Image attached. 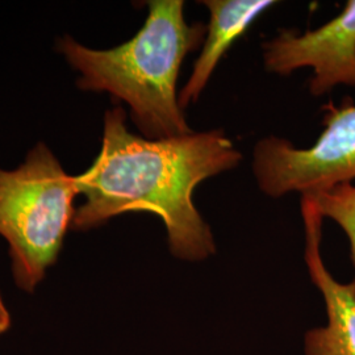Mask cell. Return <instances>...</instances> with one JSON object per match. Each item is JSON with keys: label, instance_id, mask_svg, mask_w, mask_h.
I'll use <instances>...</instances> for the list:
<instances>
[{"label": "cell", "instance_id": "cell-1", "mask_svg": "<svg viewBox=\"0 0 355 355\" xmlns=\"http://www.w3.org/2000/svg\"><path fill=\"white\" fill-rule=\"evenodd\" d=\"M114 107L104 114L102 149L89 170L76 177L85 203L73 229L89 230L133 211L158 216L170 252L179 259L203 261L215 254L212 230L193 203V191L208 178L240 165L242 154L223 129L148 140L127 127Z\"/></svg>", "mask_w": 355, "mask_h": 355}, {"label": "cell", "instance_id": "cell-2", "mask_svg": "<svg viewBox=\"0 0 355 355\" xmlns=\"http://www.w3.org/2000/svg\"><path fill=\"white\" fill-rule=\"evenodd\" d=\"M148 8L140 31L119 46L96 51L64 36L58 49L79 71V89L127 103L145 139L165 140L192 132L179 104L178 76L186 55L203 45L207 26L186 21L183 0H152Z\"/></svg>", "mask_w": 355, "mask_h": 355}, {"label": "cell", "instance_id": "cell-3", "mask_svg": "<svg viewBox=\"0 0 355 355\" xmlns=\"http://www.w3.org/2000/svg\"><path fill=\"white\" fill-rule=\"evenodd\" d=\"M76 177L69 175L45 144L16 170L0 168V236L8 242L13 279L33 292L62 250L73 228Z\"/></svg>", "mask_w": 355, "mask_h": 355}, {"label": "cell", "instance_id": "cell-4", "mask_svg": "<svg viewBox=\"0 0 355 355\" xmlns=\"http://www.w3.org/2000/svg\"><path fill=\"white\" fill-rule=\"evenodd\" d=\"M324 108L325 129L311 148L300 149L275 136L254 146V177L267 196L315 193L355 180L354 103L345 99Z\"/></svg>", "mask_w": 355, "mask_h": 355}, {"label": "cell", "instance_id": "cell-5", "mask_svg": "<svg viewBox=\"0 0 355 355\" xmlns=\"http://www.w3.org/2000/svg\"><path fill=\"white\" fill-rule=\"evenodd\" d=\"M263 64L279 76L312 67L309 91L315 96L338 85L355 86V0H349L343 12L315 31L282 29L263 44Z\"/></svg>", "mask_w": 355, "mask_h": 355}, {"label": "cell", "instance_id": "cell-6", "mask_svg": "<svg viewBox=\"0 0 355 355\" xmlns=\"http://www.w3.org/2000/svg\"><path fill=\"white\" fill-rule=\"evenodd\" d=\"M302 215L305 228V262L312 282L324 296L328 325L305 336V355H355V280L343 284L324 265L320 242L322 216L303 195Z\"/></svg>", "mask_w": 355, "mask_h": 355}, {"label": "cell", "instance_id": "cell-7", "mask_svg": "<svg viewBox=\"0 0 355 355\" xmlns=\"http://www.w3.org/2000/svg\"><path fill=\"white\" fill-rule=\"evenodd\" d=\"M209 11V23L202 45V53L193 64L189 80L179 92V104L184 110L199 101L216 66L227 54L237 38L249 29L254 21L271 8L272 0H204Z\"/></svg>", "mask_w": 355, "mask_h": 355}, {"label": "cell", "instance_id": "cell-8", "mask_svg": "<svg viewBox=\"0 0 355 355\" xmlns=\"http://www.w3.org/2000/svg\"><path fill=\"white\" fill-rule=\"evenodd\" d=\"M322 217H329L336 221L346 233L350 242L352 259L355 265V186L343 183L328 190L315 193H305Z\"/></svg>", "mask_w": 355, "mask_h": 355}, {"label": "cell", "instance_id": "cell-9", "mask_svg": "<svg viewBox=\"0 0 355 355\" xmlns=\"http://www.w3.org/2000/svg\"><path fill=\"white\" fill-rule=\"evenodd\" d=\"M11 324H12L11 313H10L7 305L4 303V299H3L1 292H0V336L4 334L7 330L11 328Z\"/></svg>", "mask_w": 355, "mask_h": 355}]
</instances>
